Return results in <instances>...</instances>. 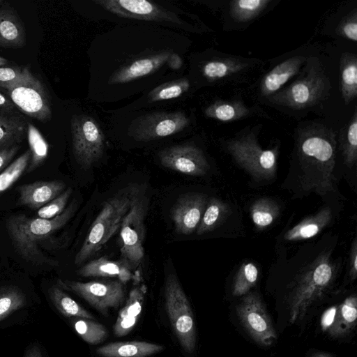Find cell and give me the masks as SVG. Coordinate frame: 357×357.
<instances>
[{
  "instance_id": "cell-46",
  "label": "cell",
  "mask_w": 357,
  "mask_h": 357,
  "mask_svg": "<svg viewBox=\"0 0 357 357\" xmlns=\"http://www.w3.org/2000/svg\"><path fill=\"white\" fill-rule=\"evenodd\" d=\"M349 276L351 280H354L357 276V243L354 238L349 254Z\"/></svg>"
},
{
  "instance_id": "cell-13",
  "label": "cell",
  "mask_w": 357,
  "mask_h": 357,
  "mask_svg": "<svg viewBox=\"0 0 357 357\" xmlns=\"http://www.w3.org/2000/svg\"><path fill=\"white\" fill-rule=\"evenodd\" d=\"M6 91L14 106L26 115L43 123L51 119L52 107L48 94L36 77Z\"/></svg>"
},
{
  "instance_id": "cell-4",
  "label": "cell",
  "mask_w": 357,
  "mask_h": 357,
  "mask_svg": "<svg viewBox=\"0 0 357 357\" xmlns=\"http://www.w3.org/2000/svg\"><path fill=\"white\" fill-rule=\"evenodd\" d=\"M142 195V187L129 184L105 202L92 223L82 245L75 257V264L80 266L98 252L120 228L122 220L133 204Z\"/></svg>"
},
{
  "instance_id": "cell-50",
  "label": "cell",
  "mask_w": 357,
  "mask_h": 357,
  "mask_svg": "<svg viewBox=\"0 0 357 357\" xmlns=\"http://www.w3.org/2000/svg\"><path fill=\"white\" fill-rule=\"evenodd\" d=\"M310 357H333L331 355L324 351L314 352Z\"/></svg>"
},
{
  "instance_id": "cell-10",
  "label": "cell",
  "mask_w": 357,
  "mask_h": 357,
  "mask_svg": "<svg viewBox=\"0 0 357 357\" xmlns=\"http://www.w3.org/2000/svg\"><path fill=\"white\" fill-rule=\"evenodd\" d=\"M236 314L244 329L258 344L270 347L276 340L275 330L258 294L244 295L236 306Z\"/></svg>"
},
{
  "instance_id": "cell-36",
  "label": "cell",
  "mask_w": 357,
  "mask_h": 357,
  "mask_svg": "<svg viewBox=\"0 0 357 357\" xmlns=\"http://www.w3.org/2000/svg\"><path fill=\"white\" fill-rule=\"evenodd\" d=\"M271 0H236L230 3L231 16L238 21L247 22L259 15Z\"/></svg>"
},
{
  "instance_id": "cell-42",
  "label": "cell",
  "mask_w": 357,
  "mask_h": 357,
  "mask_svg": "<svg viewBox=\"0 0 357 357\" xmlns=\"http://www.w3.org/2000/svg\"><path fill=\"white\" fill-rule=\"evenodd\" d=\"M144 286L134 288L129 294L125 306L120 310L118 317H139L144 297Z\"/></svg>"
},
{
  "instance_id": "cell-14",
  "label": "cell",
  "mask_w": 357,
  "mask_h": 357,
  "mask_svg": "<svg viewBox=\"0 0 357 357\" xmlns=\"http://www.w3.org/2000/svg\"><path fill=\"white\" fill-rule=\"evenodd\" d=\"M95 3L122 17L174 24L183 22L173 12L146 0H99Z\"/></svg>"
},
{
  "instance_id": "cell-34",
  "label": "cell",
  "mask_w": 357,
  "mask_h": 357,
  "mask_svg": "<svg viewBox=\"0 0 357 357\" xmlns=\"http://www.w3.org/2000/svg\"><path fill=\"white\" fill-rule=\"evenodd\" d=\"M259 277V270L251 261L244 262L238 270L232 284V294L241 296L248 294L255 285Z\"/></svg>"
},
{
  "instance_id": "cell-31",
  "label": "cell",
  "mask_w": 357,
  "mask_h": 357,
  "mask_svg": "<svg viewBox=\"0 0 357 357\" xmlns=\"http://www.w3.org/2000/svg\"><path fill=\"white\" fill-rule=\"evenodd\" d=\"M340 147L345 164L353 167L357 159V111L342 130L340 137Z\"/></svg>"
},
{
  "instance_id": "cell-33",
  "label": "cell",
  "mask_w": 357,
  "mask_h": 357,
  "mask_svg": "<svg viewBox=\"0 0 357 357\" xmlns=\"http://www.w3.org/2000/svg\"><path fill=\"white\" fill-rule=\"evenodd\" d=\"M31 158L28 149L0 173V195L8 190L27 169Z\"/></svg>"
},
{
  "instance_id": "cell-49",
  "label": "cell",
  "mask_w": 357,
  "mask_h": 357,
  "mask_svg": "<svg viewBox=\"0 0 357 357\" xmlns=\"http://www.w3.org/2000/svg\"><path fill=\"white\" fill-rule=\"evenodd\" d=\"M24 357H43V355L40 349L37 345H33L26 351Z\"/></svg>"
},
{
  "instance_id": "cell-22",
  "label": "cell",
  "mask_w": 357,
  "mask_h": 357,
  "mask_svg": "<svg viewBox=\"0 0 357 357\" xmlns=\"http://www.w3.org/2000/svg\"><path fill=\"white\" fill-rule=\"evenodd\" d=\"M357 298L351 295L335 307L332 320L327 331L333 337H342L350 333L356 326Z\"/></svg>"
},
{
  "instance_id": "cell-1",
  "label": "cell",
  "mask_w": 357,
  "mask_h": 357,
  "mask_svg": "<svg viewBox=\"0 0 357 357\" xmlns=\"http://www.w3.org/2000/svg\"><path fill=\"white\" fill-rule=\"evenodd\" d=\"M336 146L335 134L324 126L313 124L298 131V178L306 192L325 196L335 191Z\"/></svg>"
},
{
  "instance_id": "cell-32",
  "label": "cell",
  "mask_w": 357,
  "mask_h": 357,
  "mask_svg": "<svg viewBox=\"0 0 357 357\" xmlns=\"http://www.w3.org/2000/svg\"><path fill=\"white\" fill-rule=\"evenodd\" d=\"M249 113L248 108L241 102L218 101L205 109V114L221 121H231L245 116Z\"/></svg>"
},
{
  "instance_id": "cell-44",
  "label": "cell",
  "mask_w": 357,
  "mask_h": 357,
  "mask_svg": "<svg viewBox=\"0 0 357 357\" xmlns=\"http://www.w3.org/2000/svg\"><path fill=\"white\" fill-rule=\"evenodd\" d=\"M139 318L132 317H118L114 326V333L117 337L126 335L135 326Z\"/></svg>"
},
{
  "instance_id": "cell-52",
  "label": "cell",
  "mask_w": 357,
  "mask_h": 357,
  "mask_svg": "<svg viewBox=\"0 0 357 357\" xmlns=\"http://www.w3.org/2000/svg\"><path fill=\"white\" fill-rule=\"evenodd\" d=\"M5 6H8L7 2L3 0H0V7Z\"/></svg>"
},
{
  "instance_id": "cell-20",
  "label": "cell",
  "mask_w": 357,
  "mask_h": 357,
  "mask_svg": "<svg viewBox=\"0 0 357 357\" xmlns=\"http://www.w3.org/2000/svg\"><path fill=\"white\" fill-rule=\"evenodd\" d=\"M25 43L24 26L17 12L8 5L0 7V47L19 48Z\"/></svg>"
},
{
  "instance_id": "cell-23",
  "label": "cell",
  "mask_w": 357,
  "mask_h": 357,
  "mask_svg": "<svg viewBox=\"0 0 357 357\" xmlns=\"http://www.w3.org/2000/svg\"><path fill=\"white\" fill-rule=\"evenodd\" d=\"M333 212L329 206L324 207L316 213L309 215L289 229L284 235V239L296 241L312 238L331 222Z\"/></svg>"
},
{
  "instance_id": "cell-2",
  "label": "cell",
  "mask_w": 357,
  "mask_h": 357,
  "mask_svg": "<svg viewBox=\"0 0 357 357\" xmlns=\"http://www.w3.org/2000/svg\"><path fill=\"white\" fill-rule=\"evenodd\" d=\"M73 200L62 213L52 219L31 218L25 214L8 216L6 229L16 252L27 261L36 264L57 266L58 262L47 257L40 250L47 239L65 226L73 216L77 208Z\"/></svg>"
},
{
  "instance_id": "cell-11",
  "label": "cell",
  "mask_w": 357,
  "mask_h": 357,
  "mask_svg": "<svg viewBox=\"0 0 357 357\" xmlns=\"http://www.w3.org/2000/svg\"><path fill=\"white\" fill-rule=\"evenodd\" d=\"M57 283L60 288L77 294L104 315L109 309L119 306L125 297L123 284L118 280L86 282L58 280Z\"/></svg>"
},
{
  "instance_id": "cell-35",
  "label": "cell",
  "mask_w": 357,
  "mask_h": 357,
  "mask_svg": "<svg viewBox=\"0 0 357 357\" xmlns=\"http://www.w3.org/2000/svg\"><path fill=\"white\" fill-rule=\"evenodd\" d=\"M26 297L23 291L13 285L0 288V321L4 319L14 311L23 307Z\"/></svg>"
},
{
  "instance_id": "cell-9",
  "label": "cell",
  "mask_w": 357,
  "mask_h": 357,
  "mask_svg": "<svg viewBox=\"0 0 357 357\" xmlns=\"http://www.w3.org/2000/svg\"><path fill=\"white\" fill-rule=\"evenodd\" d=\"M73 151L77 162L89 169L102 155L105 137L96 121L87 115H75L71 119Z\"/></svg>"
},
{
  "instance_id": "cell-3",
  "label": "cell",
  "mask_w": 357,
  "mask_h": 357,
  "mask_svg": "<svg viewBox=\"0 0 357 357\" xmlns=\"http://www.w3.org/2000/svg\"><path fill=\"white\" fill-rule=\"evenodd\" d=\"M338 266L331 252L323 251L303 267L293 283L289 296V321L294 324L321 298L335 281Z\"/></svg>"
},
{
  "instance_id": "cell-41",
  "label": "cell",
  "mask_w": 357,
  "mask_h": 357,
  "mask_svg": "<svg viewBox=\"0 0 357 357\" xmlns=\"http://www.w3.org/2000/svg\"><path fill=\"white\" fill-rule=\"evenodd\" d=\"M72 192L71 188L66 189L58 197L39 208L37 211V217L43 219H52L62 213L66 208Z\"/></svg>"
},
{
  "instance_id": "cell-19",
  "label": "cell",
  "mask_w": 357,
  "mask_h": 357,
  "mask_svg": "<svg viewBox=\"0 0 357 357\" xmlns=\"http://www.w3.org/2000/svg\"><path fill=\"white\" fill-rule=\"evenodd\" d=\"M306 61V57L296 56L276 66L263 77L261 82V96L268 98L281 89L284 84L298 74Z\"/></svg>"
},
{
  "instance_id": "cell-43",
  "label": "cell",
  "mask_w": 357,
  "mask_h": 357,
  "mask_svg": "<svg viewBox=\"0 0 357 357\" xmlns=\"http://www.w3.org/2000/svg\"><path fill=\"white\" fill-rule=\"evenodd\" d=\"M337 33L354 42L357 40V11L353 10L338 25Z\"/></svg>"
},
{
  "instance_id": "cell-37",
  "label": "cell",
  "mask_w": 357,
  "mask_h": 357,
  "mask_svg": "<svg viewBox=\"0 0 357 357\" xmlns=\"http://www.w3.org/2000/svg\"><path fill=\"white\" fill-rule=\"evenodd\" d=\"M72 323L78 335L89 344H99L107 337V333L105 327L93 320L76 318Z\"/></svg>"
},
{
  "instance_id": "cell-26",
  "label": "cell",
  "mask_w": 357,
  "mask_h": 357,
  "mask_svg": "<svg viewBox=\"0 0 357 357\" xmlns=\"http://www.w3.org/2000/svg\"><path fill=\"white\" fill-rule=\"evenodd\" d=\"M340 87L345 105L357 96V57L352 53H343L340 64Z\"/></svg>"
},
{
  "instance_id": "cell-5",
  "label": "cell",
  "mask_w": 357,
  "mask_h": 357,
  "mask_svg": "<svg viewBox=\"0 0 357 357\" xmlns=\"http://www.w3.org/2000/svg\"><path fill=\"white\" fill-rule=\"evenodd\" d=\"M331 89L330 79L322 66L317 59L310 57L302 77L267 98L276 105L302 109L324 100Z\"/></svg>"
},
{
  "instance_id": "cell-38",
  "label": "cell",
  "mask_w": 357,
  "mask_h": 357,
  "mask_svg": "<svg viewBox=\"0 0 357 357\" xmlns=\"http://www.w3.org/2000/svg\"><path fill=\"white\" fill-rule=\"evenodd\" d=\"M245 66V63L234 59L212 60L203 66L202 73L205 77L214 80L237 73Z\"/></svg>"
},
{
  "instance_id": "cell-27",
  "label": "cell",
  "mask_w": 357,
  "mask_h": 357,
  "mask_svg": "<svg viewBox=\"0 0 357 357\" xmlns=\"http://www.w3.org/2000/svg\"><path fill=\"white\" fill-rule=\"evenodd\" d=\"M230 213L231 208L227 203L218 198H210L196 229L197 234L202 235L215 229L225 220Z\"/></svg>"
},
{
  "instance_id": "cell-29",
  "label": "cell",
  "mask_w": 357,
  "mask_h": 357,
  "mask_svg": "<svg viewBox=\"0 0 357 357\" xmlns=\"http://www.w3.org/2000/svg\"><path fill=\"white\" fill-rule=\"evenodd\" d=\"M27 137L31 158L26 171L30 172L38 168L46 160L49 144L37 128L31 123L27 124Z\"/></svg>"
},
{
  "instance_id": "cell-6",
  "label": "cell",
  "mask_w": 357,
  "mask_h": 357,
  "mask_svg": "<svg viewBox=\"0 0 357 357\" xmlns=\"http://www.w3.org/2000/svg\"><path fill=\"white\" fill-rule=\"evenodd\" d=\"M226 149L237 165L257 181H268L275 175L276 149H263L252 135L228 141Z\"/></svg>"
},
{
  "instance_id": "cell-7",
  "label": "cell",
  "mask_w": 357,
  "mask_h": 357,
  "mask_svg": "<svg viewBox=\"0 0 357 357\" xmlns=\"http://www.w3.org/2000/svg\"><path fill=\"white\" fill-rule=\"evenodd\" d=\"M165 305L172 326L183 349L191 354L196 346V331L191 307L175 274L165 284Z\"/></svg>"
},
{
  "instance_id": "cell-40",
  "label": "cell",
  "mask_w": 357,
  "mask_h": 357,
  "mask_svg": "<svg viewBox=\"0 0 357 357\" xmlns=\"http://www.w3.org/2000/svg\"><path fill=\"white\" fill-rule=\"evenodd\" d=\"M35 77L26 67H0V88L6 90L20 83L31 81Z\"/></svg>"
},
{
  "instance_id": "cell-25",
  "label": "cell",
  "mask_w": 357,
  "mask_h": 357,
  "mask_svg": "<svg viewBox=\"0 0 357 357\" xmlns=\"http://www.w3.org/2000/svg\"><path fill=\"white\" fill-rule=\"evenodd\" d=\"M27 124L13 112H0V150L19 145L25 137Z\"/></svg>"
},
{
  "instance_id": "cell-39",
  "label": "cell",
  "mask_w": 357,
  "mask_h": 357,
  "mask_svg": "<svg viewBox=\"0 0 357 357\" xmlns=\"http://www.w3.org/2000/svg\"><path fill=\"white\" fill-rule=\"evenodd\" d=\"M190 87L188 79L183 78L163 84L149 94L150 102L167 100L178 98L186 92Z\"/></svg>"
},
{
  "instance_id": "cell-48",
  "label": "cell",
  "mask_w": 357,
  "mask_h": 357,
  "mask_svg": "<svg viewBox=\"0 0 357 357\" xmlns=\"http://www.w3.org/2000/svg\"><path fill=\"white\" fill-rule=\"evenodd\" d=\"M167 63L172 69L178 70L182 66V59L177 54L171 53Z\"/></svg>"
},
{
  "instance_id": "cell-47",
  "label": "cell",
  "mask_w": 357,
  "mask_h": 357,
  "mask_svg": "<svg viewBox=\"0 0 357 357\" xmlns=\"http://www.w3.org/2000/svg\"><path fill=\"white\" fill-rule=\"evenodd\" d=\"M14 107L11 100L0 92V112H12Z\"/></svg>"
},
{
  "instance_id": "cell-21",
  "label": "cell",
  "mask_w": 357,
  "mask_h": 357,
  "mask_svg": "<svg viewBox=\"0 0 357 357\" xmlns=\"http://www.w3.org/2000/svg\"><path fill=\"white\" fill-rule=\"evenodd\" d=\"M170 54L169 52H164L138 59L113 73L109 82L110 84L126 83L149 75L167 62Z\"/></svg>"
},
{
  "instance_id": "cell-24",
  "label": "cell",
  "mask_w": 357,
  "mask_h": 357,
  "mask_svg": "<svg viewBox=\"0 0 357 357\" xmlns=\"http://www.w3.org/2000/svg\"><path fill=\"white\" fill-rule=\"evenodd\" d=\"M162 345L144 341L112 342L99 347L96 352L102 357H146L160 352Z\"/></svg>"
},
{
  "instance_id": "cell-16",
  "label": "cell",
  "mask_w": 357,
  "mask_h": 357,
  "mask_svg": "<svg viewBox=\"0 0 357 357\" xmlns=\"http://www.w3.org/2000/svg\"><path fill=\"white\" fill-rule=\"evenodd\" d=\"M208 202L205 194L191 192L180 196L172 208L171 217L177 234L188 235L197 228Z\"/></svg>"
},
{
  "instance_id": "cell-18",
  "label": "cell",
  "mask_w": 357,
  "mask_h": 357,
  "mask_svg": "<svg viewBox=\"0 0 357 357\" xmlns=\"http://www.w3.org/2000/svg\"><path fill=\"white\" fill-rule=\"evenodd\" d=\"M133 268L124 259L112 260L101 257L91 260L77 270V274L82 277L116 278L123 284L129 280L139 279L138 272L133 273Z\"/></svg>"
},
{
  "instance_id": "cell-28",
  "label": "cell",
  "mask_w": 357,
  "mask_h": 357,
  "mask_svg": "<svg viewBox=\"0 0 357 357\" xmlns=\"http://www.w3.org/2000/svg\"><path fill=\"white\" fill-rule=\"evenodd\" d=\"M50 300L61 314L67 317L94 320V317L77 303L59 286H52L48 290Z\"/></svg>"
},
{
  "instance_id": "cell-30",
  "label": "cell",
  "mask_w": 357,
  "mask_h": 357,
  "mask_svg": "<svg viewBox=\"0 0 357 357\" xmlns=\"http://www.w3.org/2000/svg\"><path fill=\"white\" fill-rule=\"evenodd\" d=\"M280 207L277 202L268 197L254 202L250 207V215L255 225L259 229L270 226L278 217Z\"/></svg>"
},
{
  "instance_id": "cell-15",
  "label": "cell",
  "mask_w": 357,
  "mask_h": 357,
  "mask_svg": "<svg viewBox=\"0 0 357 357\" xmlns=\"http://www.w3.org/2000/svg\"><path fill=\"white\" fill-rule=\"evenodd\" d=\"M161 165L186 175L202 176L207 174L209 164L203 153L192 144L173 146L159 153Z\"/></svg>"
},
{
  "instance_id": "cell-51",
  "label": "cell",
  "mask_w": 357,
  "mask_h": 357,
  "mask_svg": "<svg viewBox=\"0 0 357 357\" xmlns=\"http://www.w3.org/2000/svg\"><path fill=\"white\" fill-rule=\"evenodd\" d=\"M8 63L7 59L0 56V67L3 66Z\"/></svg>"
},
{
  "instance_id": "cell-8",
  "label": "cell",
  "mask_w": 357,
  "mask_h": 357,
  "mask_svg": "<svg viewBox=\"0 0 357 357\" xmlns=\"http://www.w3.org/2000/svg\"><path fill=\"white\" fill-rule=\"evenodd\" d=\"M148 197L142 195L131 206L120 226L121 253L133 269L141 264L144 255L145 217Z\"/></svg>"
},
{
  "instance_id": "cell-45",
  "label": "cell",
  "mask_w": 357,
  "mask_h": 357,
  "mask_svg": "<svg viewBox=\"0 0 357 357\" xmlns=\"http://www.w3.org/2000/svg\"><path fill=\"white\" fill-rule=\"evenodd\" d=\"M19 149V145H15L0 150V173L9 165Z\"/></svg>"
},
{
  "instance_id": "cell-12",
  "label": "cell",
  "mask_w": 357,
  "mask_h": 357,
  "mask_svg": "<svg viewBox=\"0 0 357 357\" xmlns=\"http://www.w3.org/2000/svg\"><path fill=\"white\" fill-rule=\"evenodd\" d=\"M190 121L184 112H153L136 119L130 134L137 140L149 141L172 135L183 130Z\"/></svg>"
},
{
  "instance_id": "cell-17",
  "label": "cell",
  "mask_w": 357,
  "mask_h": 357,
  "mask_svg": "<svg viewBox=\"0 0 357 357\" xmlns=\"http://www.w3.org/2000/svg\"><path fill=\"white\" fill-rule=\"evenodd\" d=\"M65 188V183L60 180L38 181L20 185L17 188V203L31 210H38L58 197Z\"/></svg>"
}]
</instances>
